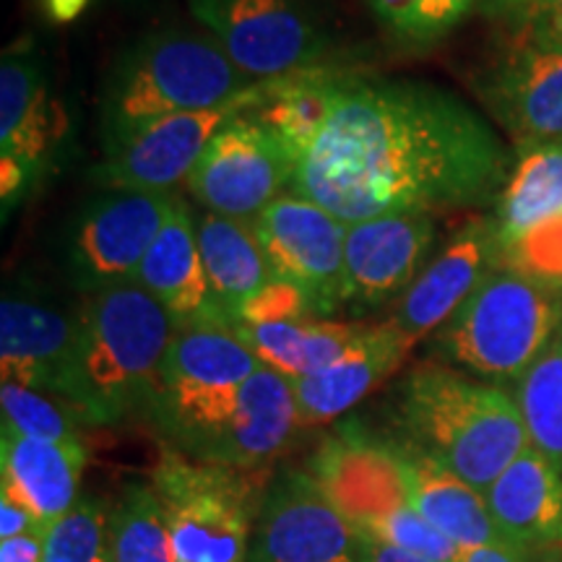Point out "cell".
<instances>
[{"label": "cell", "mask_w": 562, "mask_h": 562, "mask_svg": "<svg viewBox=\"0 0 562 562\" xmlns=\"http://www.w3.org/2000/svg\"><path fill=\"white\" fill-rule=\"evenodd\" d=\"M349 79L347 70L318 66L258 83V94L248 110L258 117L292 154L294 161L311 149L326 117L339 97L341 83Z\"/></svg>", "instance_id": "26"}, {"label": "cell", "mask_w": 562, "mask_h": 562, "mask_svg": "<svg viewBox=\"0 0 562 562\" xmlns=\"http://www.w3.org/2000/svg\"><path fill=\"white\" fill-rule=\"evenodd\" d=\"M307 472L357 531L412 505L396 442L372 438L357 425L328 435Z\"/></svg>", "instance_id": "15"}, {"label": "cell", "mask_w": 562, "mask_h": 562, "mask_svg": "<svg viewBox=\"0 0 562 562\" xmlns=\"http://www.w3.org/2000/svg\"><path fill=\"white\" fill-rule=\"evenodd\" d=\"M435 240L432 214H385L347 224L341 307L364 313L402 300L430 263Z\"/></svg>", "instance_id": "13"}, {"label": "cell", "mask_w": 562, "mask_h": 562, "mask_svg": "<svg viewBox=\"0 0 562 562\" xmlns=\"http://www.w3.org/2000/svg\"><path fill=\"white\" fill-rule=\"evenodd\" d=\"M175 562H248L261 487L252 472L188 459L167 448L151 474Z\"/></svg>", "instance_id": "6"}, {"label": "cell", "mask_w": 562, "mask_h": 562, "mask_svg": "<svg viewBox=\"0 0 562 562\" xmlns=\"http://www.w3.org/2000/svg\"><path fill=\"white\" fill-rule=\"evenodd\" d=\"M398 422L406 440L480 492L529 448L513 393L448 364H419L404 378Z\"/></svg>", "instance_id": "3"}, {"label": "cell", "mask_w": 562, "mask_h": 562, "mask_svg": "<svg viewBox=\"0 0 562 562\" xmlns=\"http://www.w3.org/2000/svg\"><path fill=\"white\" fill-rule=\"evenodd\" d=\"M0 172H3L0 175V178H3V182H0V188H3V206L9 209L21 199V195L30 191L34 175L13 159H0Z\"/></svg>", "instance_id": "42"}, {"label": "cell", "mask_w": 562, "mask_h": 562, "mask_svg": "<svg viewBox=\"0 0 562 562\" xmlns=\"http://www.w3.org/2000/svg\"><path fill=\"white\" fill-rule=\"evenodd\" d=\"M539 562H562V550H550V552H539L537 554Z\"/></svg>", "instance_id": "46"}, {"label": "cell", "mask_w": 562, "mask_h": 562, "mask_svg": "<svg viewBox=\"0 0 562 562\" xmlns=\"http://www.w3.org/2000/svg\"><path fill=\"white\" fill-rule=\"evenodd\" d=\"M263 364L220 323H188L172 334L161 362V385L151 419L227 396L248 383Z\"/></svg>", "instance_id": "19"}, {"label": "cell", "mask_w": 562, "mask_h": 562, "mask_svg": "<svg viewBox=\"0 0 562 562\" xmlns=\"http://www.w3.org/2000/svg\"><path fill=\"white\" fill-rule=\"evenodd\" d=\"M195 235L211 292L232 323L245 302L273 279L271 266L250 222L201 209L195 214Z\"/></svg>", "instance_id": "27"}, {"label": "cell", "mask_w": 562, "mask_h": 562, "mask_svg": "<svg viewBox=\"0 0 562 562\" xmlns=\"http://www.w3.org/2000/svg\"><path fill=\"white\" fill-rule=\"evenodd\" d=\"M524 34L521 40L537 45L562 47V0H537L521 11Z\"/></svg>", "instance_id": "38"}, {"label": "cell", "mask_w": 562, "mask_h": 562, "mask_svg": "<svg viewBox=\"0 0 562 562\" xmlns=\"http://www.w3.org/2000/svg\"><path fill=\"white\" fill-rule=\"evenodd\" d=\"M480 0H368L378 24L402 45L427 47L472 16Z\"/></svg>", "instance_id": "32"}, {"label": "cell", "mask_w": 562, "mask_h": 562, "mask_svg": "<svg viewBox=\"0 0 562 562\" xmlns=\"http://www.w3.org/2000/svg\"><path fill=\"white\" fill-rule=\"evenodd\" d=\"M297 161L248 110L216 131L188 178L203 211L252 222L292 188Z\"/></svg>", "instance_id": "10"}, {"label": "cell", "mask_w": 562, "mask_h": 562, "mask_svg": "<svg viewBox=\"0 0 562 562\" xmlns=\"http://www.w3.org/2000/svg\"><path fill=\"white\" fill-rule=\"evenodd\" d=\"M480 94L516 151L562 144V47L518 40L482 76Z\"/></svg>", "instance_id": "17"}, {"label": "cell", "mask_w": 562, "mask_h": 562, "mask_svg": "<svg viewBox=\"0 0 562 562\" xmlns=\"http://www.w3.org/2000/svg\"><path fill=\"white\" fill-rule=\"evenodd\" d=\"M248 562H360V533L294 469L263 495Z\"/></svg>", "instance_id": "14"}, {"label": "cell", "mask_w": 562, "mask_h": 562, "mask_svg": "<svg viewBox=\"0 0 562 562\" xmlns=\"http://www.w3.org/2000/svg\"><path fill=\"white\" fill-rule=\"evenodd\" d=\"M360 562H438V560L398 550V547L385 544L381 539H372L368 533H360Z\"/></svg>", "instance_id": "41"}, {"label": "cell", "mask_w": 562, "mask_h": 562, "mask_svg": "<svg viewBox=\"0 0 562 562\" xmlns=\"http://www.w3.org/2000/svg\"><path fill=\"white\" fill-rule=\"evenodd\" d=\"M409 351L412 347L391 323L364 326L339 360L292 381L300 427L326 425L355 409L368 393L402 368Z\"/></svg>", "instance_id": "21"}, {"label": "cell", "mask_w": 562, "mask_h": 562, "mask_svg": "<svg viewBox=\"0 0 562 562\" xmlns=\"http://www.w3.org/2000/svg\"><path fill=\"white\" fill-rule=\"evenodd\" d=\"M0 409H3V430L19 432L32 440L83 446V419L58 396L24 389V385L16 383H3Z\"/></svg>", "instance_id": "33"}, {"label": "cell", "mask_w": 562, "mask_h": 562, "mask_svg": "<svg viewBox=\"0 0 562 562\" xmlns=\"http://www.w3.org/2000/svg\"><path fill=\"white\" fill-rule=\"evenodd\" d=\"M47 526H42L30 510L21 508L11 497L0 495V539L30 537V533H45Z\"/></svg>", "instance_id": "39"}, {"label": "cell", "mask_w": 562, "mask_h": 562, "mask_svg": "<svg viewBox=\"0 0 562 562\" xmlns=\"http://www.w3.org/2000/svg\"><path fill=\"white\" fill-rule=\"evenodd\" d=\"M0 562H45L42 533H30V537H16V539H0Z\"/></svg>", "instance_id": "43"}, {"label": "cell", "mask_w": 562, "mask_h": 562, "mask_svg": "<svg viewBox=\"0 0 562 562\" xmlns=\"http://www.w3.org/2000/svg\"><path fill=\"white\" fill-rule=\"evenodd\" d=\"M490 516L510 544L539 554L562 550V472L526 448L484 492Z\"/></svg>", "instance_id": "23"}, {"label": "cell", "mask_w": 562, "mask_h": 562, "mask_svg": "<svg viewBox=\"0 0 562 562\" xmlns=\"http://www.w3.org/2000/svg\"><path fill=\"white\" fill-rule=\"evenodd\" d=\"M492 3H495L497 9H505V11H518V13H521L524 9H529L531 3H537V0H492Z\"/></svg>", "instance_id": "45"}, {"label": "cell", "mask_w": 562, "mask_h": 562, "mask_svg": "<svg viewBox=\"0 0 562 562\" xmlns=\"http://www.w3.org/2000/svg\"><path fill=\"white\" fill-rule=\"evenodd\" d=\"M529 446L562 472V331L513 389Z\"/></svg>", "instance_id": "30"}, {"label": "cell", "mask_w": 562, "mask_h": 562, "mask_svg": "<svg viewBox=\"0 0 562 562\" xmlns=\"http://www.w3.org/2000/svg\"><path fill=\"white\" fill-rule=\"evenodd\" d=\"M261 83V81H258ZM258 83L227 104L199 112L159 117L140 125L131 136L104 149V157L89 172L91 182L102 191L172 193L178 182H188L201 154L224 123L256 102Z\"/></svg>", "instance_id": "11"}, {"label": "cell", "mask_w": 562, "mask_h": 562, "mask_svg": "<svg viewBox=\"0 0 562 562\" xmlns=\"http://www.w3.org/2000/svg\"><path fill=\"white\" fill-rule=\"evenodd\" d=\"M503 266L562 292V211L513 243Z\"/></svg>", "instance_id": "35"}, {"label": "cell", "mask_w": 562, "mask_h": 562, "mask_svg": "<svg viewBox=\"0 0 562 562\" xmlns=\"http://www.w3.org/2000/svg\"><path fill=\"white\" fill-rule=\"evenodd\" d=\"M79 341V311L70 313L34 292H5L0 302L3 383L50 393L66 402Z\"/></svg>", "instance_id": "18"}, {"label": "cell", "mask_w": 562, "mask_h": 562, "mask_svg": "<svg viewBox=\"0 0 562 562\" xmlns=\"http://www.w3.org/2000/svg\"><path fill=\"white\" fill-rule=\"evenodd\" d=\"M87 448L32 440L3 430L0 438V495L50 526L81 501Z\"/></svg>", "instance_id": "24"}, {"label": "cell", "mask_w": 562, "mask_h": 562, "mask_svg": "<svg viewBox=\"0 0 562 562\" xmlns=\"http://www.w3.org/2000/svg\"><path fill=\"white\" fill-rule=\"evenodd\" d=\"M175 199V193L104 191L83 203L63 248L74 290L89 297L136 281Z\"/></svg>", "instance_id": "9"}, {"label": "cell", "mask_w": 562, "mask_h": 562, "mask_svg": "<svg viewBox=\"0 0 562 562\" xmlns=\"http://www.w3.org/2000/svg\"><path fill=\"white\" fill-rule=\"evenodd\" d=\"M503 266V248L492 216H476L456 232L438 256L398 300L391 326L414 349L422 339L438 334L480 284Z\"/></svg>", "instance_id": "16"}, {"label": "cell", "mask_w": 562, "mask_h": 562, "mask_svg": "<svg viewBox=\"0 0 562 562\" xmlns=\"http://www.w3.org/2000/svg\"><path fill=\"white\" fill-rule=\"evenodd\" d=\"M250 224L273 277L305 292L321 318L339 311L347 224L294 191L279 195Z\"/></svg>", "instance_id": "12"}, {"label": "cell", "mask_w": 562, "mask_h": 562, "mask_svg": "<svg viewBox=\"0 0 562 562\" xmlns=\"http://www.w3.org/2000/svg\"><path fill=\"white\" fill-rule=\"evenodd\" d=\"M136 284L144 286L165 307L175 328L188 323H220L227 326V315L211 292L206 266H203L195 214L186 201L175 199L151 243L144 263L136 273Z\"/></svg>", "instance_id": "22"}, {"label": "cell", "mask_w": 562, "mask_h": 562, "mask_svg": "<svg viewBox=\"0 0 562 562\" xmlns=\"http://www.w3.org/2000/svg\"><path fill=\"white\" fill-rule=\"evenodd\" d=\"M211 34L157 30L125 47L102 91V151L159 117L227 104L256 87Z\"/></svg>", "instance_id": "4"}, {"label": "cell", "mask_w": 562, "mask_h": 562, "mask_svg": "<svg viewBox=\"0 0 562 562\" xmlns=\"http://www.w3.org/2000/svg\"><path fill=\"white\" fill-rule=\"evenodd\" d=\"M175 323L136 281L89 294L66 404L87 425L151 417Z\"/></svg>", "instance_id": "2"}, {"label": "cell", "mask_w": 562, "mask_h": 562, "mask_svg": "<svg viewBox=\"0 0 562 562\" xmlns=\"http://www.w3.org/2000/svg\"><path fill=\"white\" fill-rule=\"evenodd\" d=\"M68 117L53 100L45 66L32 47H11L0 63V159L45 178L60 157Z\"/></svg>", "instance_id": "20"}, {"label": "cell", "mask_w": 562, "mask_h": 562, "mask_svg": "<svg viewBox=\"0 0 562 562\" xmlns=\"http://www.w3.org/2000/svg\"><path fill=\"white\" fill-rule=\"evenodd\" d=\"M89 3L91 0H42V9L55 24H70L89 9Z\"/></svg>", "instance_id": "44"}, {"label": "cell", "mask_w": 562, "mask_h": 562, "mask_svg": "<svg viewBox=\"0 0 562 562\" xmlns=\"http://www.w3.org/2000/svg\"><path fill=\"white\" fill-rule=\"evenodd\" d=\"M321 318L315 311L313 300L294 284H286L273 277L261 292L252 294L245 305L237 311L232 323H245V326H269V323L286 321H305ZM229 326V323H227Z\"/></svg>", "instance_id": "37"}, {"label": "cell", "mask_w": 562, "mask_h": 562, "mask_svg": "<svg viewBox=\"0 0 562 562\" xmlns=\"http://www.w3.org/2000/svg\"><path fill=\"white\" fill-rule=\"evenodd\" d=\"M412 508L459 547L510 544L492 521L484 492L409 440H396Z\"/></svg>", "instance_id": "25"}, {"label": "cell", "mask_w": 562, "mask_h": 562, "mask_svg": "<svg viewBox=\"0 0 562 562\" xmlns=\"http://www.w3.org/2000/svg\"><path fill=\"white\" fill-rule=\"evenodd\" d=\"M562 211V144L531 146L516 154L508 182L495 201L497 240L503 252L526 232Z\"/></svg>", "instance_id": "29"}, {"label": "cell", "mask_w": 562, "mask_h": 562, "mask_svg": "<svg viewBox=\"0 0 562 562\" xmlns=\"http://www.w3.org/2000/svg\"><path fill=\"white\" fill-rule=\"evenodd\" d=\"M108 518L100 503H76L42 533L45 562H110Z\"/></svg>", "instance_id": "34"}, {"label": "cell", "mask_w": 562, "mask_h": 562, "mask_svg": "<svg viewBox=\"0 0 562 562\" xmlns=\"http://www.w3.org/2000/svg\"><path fill=\"white\" fill-rule=\"evenodd\" d=\"M157 427L188 459L258 472L290 446L300 422L290 378L261 368L235 393L175 414Z\"/></svg>", "instance_id": "7"}, {"label": "cell", "mask_w": 562, "mask_h": 562, "mask_svg": "<svg viewBox=\"0 0 562 562\" xmlns=\"http://www.w3.org/2000/svg\"><path fill=\"white\" fill-rule=\"evenodd\" d=\"M191 13L250 79L326 66L328 37L311 0H188Z\"/></svg>", "instance_id": "8"}, {"label": "cell", "mask_w": 562, "mask_h": 562, "mask_svg": "<svg viewBox=\"0 0 562 562\" xmlns=\"http://www.w3.org/2000/svg\"><path fill=\"white\" fill-rule=\"evenodd\" d=\"M110 562H175L165 510L151 484H131L108 518Z\"/></svg>", "instance_id": "31"}, {"label": "cell", "mask_w": 562, "mask_h": 562, "mask_svg": "<svg viewBox=\"0 0 562 562\" xmlns=\"http://www.w3.org/2000/svg\"><path fill=\"white\" fill-rule=\"evenodd\" d=\"M456 562H539V558L516 544H480L461 547Z\"/></svg>", "instance_id": "40"}, {"label": "cell", "mask_w": 562, "mask_h": 562, "mask_svg": "<svg viewBox=\"0 0 562 562\" xmlns=\"http://www.w3.org/2000/svg\"><path fill=\"white\" fill-rule=\"evenodd\" d=\"M229 331L248 347L256 360L279 375L297 381L339 360L364 326L326 318H305L245 326L229 323Z\"/></svg>", "instance_id": "28"}, {"label": "cell", "mask_w": 562, "mask_h": 562, "mask_svg": "<svg viewBox=\"0 0 562 562\" xmlns=\"http://www.w3.org/2000/svg\"><path fill=\"white\" fill-rule=\"evenodd\" d=\"M513 159L480 112L422 81L341 83L290 191L344 224L497 201Z\"/></svg>", "instance_id": "1"}, {"label": "cell", "mask_w": 562, "mask_h": 562, "mask_svg": "<svg viewBox=\"0 0 562 562\" xmlns=\"http://www.w3.org/2000/svg\"><path fill=\"white\" fill-rule=\"evenodd\" d=\"M562 331V292L501 266L435 334V355L467 375L516 385Z\"/></svg>", "instance_id": "5"}, {"label": "cell", "mask_w": 562, "mask_h": 562, "mask_svg": "<svg viewBox=\"0 0 562 562\" xmlns=\"http://www.w3.org/2000/svg\"><path fill=\"white\" fill-rule=\"evenodd\" d=\"M360 533H368L372 539H381L385 544L398 547V550L422 554L438 562H456L461 547L451 542L446 533H440L432 524H427L412 505H404L391 516L381 518Z\"/></svg>", "instance_id": "36"}]
</instances>
